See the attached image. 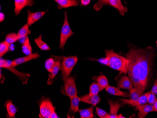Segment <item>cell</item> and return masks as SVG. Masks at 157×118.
Here are the masks:
<instances>
[{"mask_svg":"<svg viewBox=\"0 0 157 118\" xmlns=\"http://www.w3.org/2000/svg\"><path fill=\"white\" fill-rule=\"evenodd\" d=\"M35 44L37 45V46L40 48L42 51H49L51 50V48H49V46L43 41L41 39V36H39L38 38L35 39L34 40Z\"/></svg>","mask_w":157,"mask_h":118,"instance_id":"obj_27","label":"cell"},{"mask_svg":"<svg viewBox=\"0 0 157 118\" xmlns=\"http://www.w3.org/2000/svg\"><path fill=\"white\" fill-rule=\"evenodd\" d=\"M28 16H27V24L31 26L36 22L38 21L42 17L44 16L47 11H40V12H32L28 10Z\"/></svg>","mask_w":157,"mask_h":118,"instance_id":"obj_12","label":"cell"},{"mask_svg":"<svg viewBox=\"0 0 157 118\" xmlns=\"http://www.w3.org/2000/svg\"><path fill=\"white\" fill-rule=\"evenodd\" d=\"M156 45H157V40L156 41Z\"/></svg>","mask_w":157,"mask_h":118,"instance_id":"obj_40","label":"cell"},{"mask_svg":"<svg viewBox=\"0 0 157 118\" xmlns=\"http://www.w3.org/2000/svg\"><path fill=\"white\" fill-rule=\"evenodd\" d=\"M29 25L27 24L24 25L17 32V36L18 40L21 39L27 36L28 34H30L31 33V32L29 29Z\"/></svg>","mask_w":157,"mask_h":118,"instance_id":"obj_26","label":"cell"},{"mask_svg":"<svg viewBox=\"0 0 157 118\" xmlns=\"http://www.w3.org/2000/svg\"><path fill=\"white\" fill-rule=\"evenodd\" d=\"M91 0H81L82 5L87 6L90 3Z\"/></svg>","mask_w":157,"mask_h":118,"instance_id":"obj_36","label":"cell"},{"mask_svg":"<svg viewBox=\"0 0 157 118\" xmlns=\"http://www.w3.org/2000/svg\"><path fill=\"white\" fill-rule=\"evenodd\" d=\"M155 51L151 47H130L126 57L129 60L128 74L133 87L144 92L150 80Z\"/></svg>","mask_w":157,"mask_h":118,"instance_id":"obj_1","label":"cell"},{"mask_svg":"<svg viewBox=\"0 0 157 118\" xmlns=\"http://www.w3.org/2000/svg\"><path fill=\"white\" fill-rule=\"evenodd\" d=\"M129 94L130 99L134 101H138L141 96L143 94V92L134 87L129 90Z\"/></svg>","mask_w":157,"mask_h":118,"instance_id":"obj_24","label":"cell"},{"mask_svg":"<svg viewBox=\"0 0 157 118\" xmlns=\"http://www.w3.org/2000/svg\"><path fill=\"white\" fill-rule=\"evenodd\" d=\"M40 118H50L51 115L56 110L49 98L42 97L40 101Z\"/></svg>","mask_w":157,"mask_h":118,"instance_id":"obj_4","label":"cell"},{"mask_svg":"<svg viewBox=\"0 0 157 118\" xmlns=\"http://www.w3.org/2000/svg\"><path fill=\"white\" fill-rule=\"evenodd\" d=\"M4 18H5V16H4V14L1 12V13H0V21L1 22L3 21V20H4Z\"/></svg>","mask_w":157,"mask_h":118,"instance_id":"obj_37","label":"cell"},{"mask_svg":"<svg viewBox=\"0 0 157 118\" xmlns=\"http://www.w3.org/2000/svg\"><path fill=\"white\" fill-rule=\"evenodd\" d=\"M74 33L71 29L68 20L67 13V11L65 12V19L63 25L62 27L61 31L60 39L59 48L63 50L67 40L70 37L74 35Z\"/></svg>","mask_w":157,"mask_h":118,"instance_id":"obj_6","label":"cell"},{"mask_svg":"<svg viewBox=\"0 0 157 118\" xmlns=\"http://www.w3.org/2000/svg\"><path fill=\"white\" fill-rule=\"evenodd\" d=\"M0 67L1 68L7 69L8 70L11 71L15 74L16 75L17 77L20 79L21 82H22L23 84H26L27 81L30 77V74L25 73H21L14 68L15 67L10 66V63H9L6 60L1 58L0 60Z\"/></svg>","mask_w":157,"mask_h":118,"instance_id":"obj_7","label":"cell"},{"mask_svg":"<svg viewBox=\"0 0 157 118\" xmlns=\"http://www.w3.org/2000/svg\"><path fill=\"white\" fill-rule=\"evenodd\" d=\"M81 102L90 104L91 105L96 106L99 103L101 99L98 95H91L90 94L86 95L80 97Z\"/></svg>","mask_w":157,"mask_h":118,"instance_id":"obj_14","label":"cell"},{"mask_svg":"<svg viewBox=\"0 0 157 118\" xmlns=\"http://www.w3.org/2000/svg\"><path fill=\"white\" fill-rule=\"evenodd\" d=\"M93 80L96 81L104 89H105L107 86H109L107 78L103 75H100L98 76H94L93 77Z\"/></svg>","mask_w":157,"mask_h":118,"instance_id":"obj_23","label":"cell"},{"mask_svg":"<svg viewBox=\"0 0 157 118\" xmlns=\"http://www.w3.org/2000/svg\"><path fill=\"white\" fill-rule=\"evenodd\" d=\"M55 64V61L53 58H51L46 60L45 63V67L46 70L49 73H52Z\"/></svg>","mask_w":157,"mask_h":118,"instance_id":"obj_29","label":"cell"},{"mask_svg":"<svg viewBox=\"0 0 157 118\" xmlns=\"http://www.w3.org/2000/svg\"><path fill=\"white\" fill-rule=\"evenodd\" d=\"M106 57L109 60V67L113 70H117L123 74H128L129 60L114 52L113 50H105Z\"/></svg>","mask_w":157,"mask_h":118,"instance_id":"obj_2","label":"cell"},{"mask_svg":"<svg viewBox=\"0 0 157 118\" xmlns=\"http://www.w3.org/2000/svg\"><path fill=\"white\" fill-rule=\"evenodd\" d=\"M15 9L14 11L16 16H18L25 7L26 6H32L34 4L33 0H14Z\"/></svg>","mask_w":157,"mask_h":118,"instance_id":"obj_10","label":"cell"},{"mask_svg":"<svg viewBox=\"0 0 157 118\" xmlns=\"http://www.w3.org/2000/svg\"><path fill=\"white\" fill-rule=\"evenodd\" d=\"M59 117L56 114V111H55L54 112H53L52 113V115H51V118H59Z\"/></svg>","mask_w":157,"mask_h":118,"instance_id":"obj_38","label":"cell"},{"mask_svg":"<svg viewBox=\"0 0 157 118\" xmlns=\"http://www.w3.org/2000/svg\"><path fill=\"white\" fill-rule=\"evenodd\" d=\"M78 60V59L76 56H63L61 70L63 82L70 76L71 74L77 63Z\"/></svg>","mask_w":157,"mask_h":118,"instance_id":"obj_3","label":"cell"},{"mask_svg":"<svg viewBox=\"0 0 157 118\" xmlns=\"http://www.w3.org/2000/svg\"><path fill=\"white\" fill-rule=\"evenodd\" d=\"M94 60L97 61L99 63L102 65H105V66L109 67V60L108 58L106 57L105 58H102V59H92Z\"/></svg>","mask_w":157,"mask_h":118,"instance_id":"obj_34","label":"cell"},{"mask_svg":"<svg viewBox=\"0 0 157 118\" xmlns=\"http://www.w3.org/2000/svg\"><path fill=\"white\" fill-rule=\"evenodd\" d=\"M65 83L61 88V91L64 96L72 98L77 95V90L76 86L75 81L73 76H70L66 79Z\"/></svg>","mask_w":157,"mask_h":118,"instance_id":"obj_5","label":"cell"},{"mask_svg":"<svg viewBox=\"0 0 157 118\" xmlns=\"http://www.w3.org/2000/svg\"><path fill=\"white\" fill-rule=\"evenodd\" d=\"M104 89L97 82L92 83L90 86L89 94L91 95H98Z\"/></svg>","mask_w":157,"mask_h":118,"instance_id":"obj_25","label":"cell"},{"mask_svg":"<svg viewBox=\"0 0 157 118\" xmlns=\"http://www.w3.org/2000/svg\"><path fill=\"white\" fill-rule=\"evenodd\" d=\"M109 6L118 10L121 16H124L128 10V8L122 4L121 0H109Z\"/></svg>","mask_w":157,"mask_h":118,"instance_id":"obj_16","label":"cell"},{"mask_svg":"<svg viewBox=\"0 0 157 118\" xmlns=\"http://www.w3.org/2000/svg\"><path fill=\"white\" fill-rule=\"evenodd\" d=\"M138 111V116L139 118H144L149 112H154L153 105L150 104H144L143 105L136 106Z\"/></svg>","mask_w":157,"mask_h":118,"instance_id":"obj_13","label":"cell"},{"mask_svg":"<svg viewBox=\"0 0 157 118\" xmlns=\"http://www.w3.org/2000/svg\"><path fill=\"white\" fill-rule=\"evenodd\" d=\"M108 103L110 107V112H109L110 118H120V115H118V113L119 109L121 107V104L118 102L111 100H109Z\"/></svg>","mask_w":157,"mask_h":118,"instance_id":"obj_15","label":"cell"},{"mask_svg":"<svg viewBox=\"0 0 157 118\" xmlns=\"http://www.w3.org/2000/svg\"><path fill=\"white\" fill-rule=\"evenodd\" d=\"M133 86L129 77L126 75L122 76L118 84V88L120 89L130 90L133 88Z\"/></svg>","mask_w":157,"mask_h":118,"instance_id":"obj_18","label":"cell"},{"mask_svg":"<svg viewBox=\"0 0 157 118\" xmlns=\"http://www.w3.org/2000/svg\"><path fill=\"white\" fill-rule=\"evenodd\" d=\"M40 57V55L39 54L38 52L32 53L29 55H26L25 57L18 58V59L14 60L10 62V65L12 67H16V66L26 63L27 62L29 61L32 60L38 59Z\"/></svg>","mask_w":157,"mask_h":118,"instance_id":"obj_11","label":"cell"},{"mask_svg":"<svg viewBox=\"0 0 157 118\" xmlns=\"http://www.w3.org/2000/svg\"><path fill=\"white\" fill-rule=\"evenodd\" d=\"M10 44L7 43V41H2L0 44V57L1 58L9 50Z\"/></svg>","mask_w":157,"mask_h":118,"instance_id":"obj_28","label":"cell"},{"mask_svg":"<svg viewBox=\"0 0 157 118\" xmlns=\"http://www.w3.org/2000/svg\"><path fill=\"white\" fill-rule=\"evenodd\" d=\"M18 40V36H17V34L16 33H9L7 34V36L5 38V41H7V43L9 44H13V43H15L16 41Z\"/></svg>","mask_w":157,"mask_h":118,"instance_id":"obj_30","label":"cell"},{"mask_svg":"<svg viewBox=\"0 0 157 118\" xmlns=\"http://www.w3.org/2000/svg\"><path fill=\"white\" fill-rule=\"evenodd\" d=\"M22 51L23 52L25 55H29L32 54V48L29 40L28 39V36L25 37V40L22 44V46H21Z\"/></svg>","mask_w":157,"mask_h":118,"instance_id":"obj_22","label":"cell"},{"mask_svg":"<svg viewBox=\"0 0 157 118\" xmlns=\"http://www.w3.org/2000/svg\"><path fill=\"white\" fill-rule=\"evenodd\" d=\"M96 112L98 114V116L101 118H110V115L109 113L106 112L105 111H104L103 109L101 108H98V107H96Z\"/></svg>","mask_w":157,"mask_h":118,"instance_id":"obj_32","label":"cell"},{"mask_svg":"<svg viewBox=\"0 0 157 118\" xmlns=\"http://www.w3.org/2000/svg\"><path fill=\"white\" fill-rule=\"evenodd\" d=\"M105 89L107 92L113 96H120L124 97L125 98H130V94L129 93L121 91L118 88L109 85Z\"/></svg>","mask_w":157,"mask_h":118,"instance_id":"obj_17","label":"cell"},{"mask_svg":"<svg viewBox=\"0 0 157 118\" xmlns=\"http://www.w3.org/2000/svg\"><path fill=\"white\" fill-rule=\"evenodd\" d=\"M157 99V97L155 94H153L151 92H149L148 96V103L149 104L151 105H154Z\"/></svg>","mask_w":157,"mask_h":118,"instance_id":"obj_33","label":"cell"},{"mask_svg":"<svg viewBox=\"0 0 157 118\" xmlns=\"http://www.w3.org/2000/svg\"><path fill=\"white\" fill-rule=\"evenodd\" d=\"M104 5H109V0H98V2L93 6V8L96 11H99Z\"/></svg>","mask_w":157,"mask_h":118,"instance_id":"obj_31","label":"cell"},{"mask_svg":"<svg viewBox=\"0 0 157 118\" xmlns=\"http://www.w3.org/2000/svg\"><path fill=\"white\" fill-rule=\"evenodd\" d=\"M151 92L153 94H155V95H157V78H156L154 83H153Z\"/></svg>","mask_w":157,"mask_h":118,"instance_id":"obj_35","label":"cell"},{"mask_svg":"<svg viewBox=\"0 0 157 118\" xmlns=\"http://www.w3.org/2000/svg\"><path fill=\"white\" fill-rule=\"evenodd\" d=\"M54 59L55 61V64L53 69L52 73L48 75V79L47 84L48 85H52L53 84L56 75L58 74L59 71L61 70V63L62 61V57L54 56Z\"/></svg>","mask_w":157,"mask_h":118,"instance_id":"obj_8","label":"cell"},{"mask_svg":"<svg viewBox=\"0 0 157 118\" xmlns=\"http://www.w3.org/2000/svg\"><path fill=\"white\" fill-rule=\"evenodd\" d=\"M153 108H154V112H157V99L156 102L153 105Z\"/></svg>","mask_w":157,"mask_h":118,"instance_id":"obj_39","label":"cell"},{"mask_svg":"<svg viewBox=\"0 0 157 118\" xmlns=\"http://www.w3.org/2000/svg\"><path fill=\"white\" fill-rule=\"evenodd\" d=\"M55 1L62 8H68L79 5L78 0H55Z\"/></svg>","mask_w":157,"mask_h":118,"instance_id":"obj_19","label":"cell"},{"mask_svg":"<svg viewBox=\"0 0 157 118\" xmlns=\"http://www.w3.org/2000/svg\"><path fill=\"white\" fill-rule=\"evenodd\" d=\"M94 105L85 109H79L78 112L81 118H93L95 117L94 115Z\"/></svg>","mask_w":157,"mask_h":118,"instance_id":"obj_20","label":"cell"},{"mask_svg":"<svg viewBox=\"0 0 157 118\" xmlns=\"http://www.w3.org/2000/svg\"><path fill=\"white\" fill-rule=\"evenodd\" d=\"M7 110V113L10 118H14L17 112V108L13 105L11 100L6 102L5 105Z\"/></svg>","mask_w":157,"mask_h":118,"instance_id":"obj_21","label":"cell"},{"mask_svg":"<svg viewBox=\"0 0 157 118\" xmlns=\"http://www.w3.org/2000/svg\"><path fill=\"white\" fill-rule=\"evenodd\" d=\"M70 101V107L67 114V117L68 118H74L75 114L79 110V104L81 102L80 97L77 95L71 98Z\"/></svg>","mask_w":157,"mask_h":118,"instance_id":"obj_9","label":"cell"}]
</instances>
